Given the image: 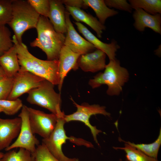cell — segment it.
I'll list each match as a JSON object with an SVG mask.
<instances>
[{"label": "cell", "mask_w": 161, "mask_h": 161, "mask_svg": "<svg viewBox=\"0 0 161 161\" xmlns=\"http://www.w3.org/2000/svg\"><path fill=\"white\" fill-rule=\"evenodd\" d=\"M54 86L45 79L39 86L27 93V101L31 104L45 108L56 114L58 110L61 109V99L60 94L55 90Z\"/></svg>", "instance_id": "8992f818"}, {"label": "cell", "mask_w": 161, "mask_h": 161, "mask_svg": "<svg viewBox=\"0 0 161 161\" xmlns=\"http://www.w3.org/2000/svg\"><path fill=\"white\" fill-rule=\"evenodd\" d=\"M80 55L64 45L61 49L58 59L60 82L58 86L60 92L64 79L68 73L72 69L75 70L79 68L78 61Z\"/></svg>", "instance_id": "7c38bea8"}, {"label": "cell", "mask_w": 161, "mask_h": 161, "mask_svg": "<svg viewBox=\"0 0 161 161\" xmlns=\"http://www.w3.org/2000/svg\"><path fill=\"white\" fill-rule=\"evenodd\" d=\"M32 154L35 161H60L54 156L42 143L37 146Z\"/></svg>", "instance_id": "83f0119b"}, {"label": "cell", "mask_w": 161, "mask_h": 161, "mask_svg": "<svg viewBox=\"0 0 161 161\" xmlns=\"http://www.w3.org/2000/svg\"><path fill=\"white\" fill-rule=\"evenodd\" d=\"M75 23L79 32L87 40L93 45L96 48L104 52L108 56L109 60L115 58L116 52L120 48V46L116 41L114 40L110 43H105L98 39L81 23L75 22Z\"/></svg>", "instance_id": "2e32d148"}, {"label": "cell", "mask_w": 161, "mask_h": 161, "mask_svg": "<svg viewBox=\"0 0 161 161\" xmlns=\"http://www.w3.org/2000/svg\"><path fill=\"white\" fill-rule=\"evenodd\" d=\"M2 112V108H1V106L0 105V113L1 112Z\"/></svg>", "instance_id": "d590c367"}, {"label": "cell", "mask_w": 161, "mask_h": 161, "mask_svg": "<svg viewBox=\"0 0 161 161\" xmlns=\"http://www.w3.org/2000/svg\"><path fill=\"white\" fill-rule=\"evenodd\" d=\"M68 12H65L66 35L64 45L80 55L90 52L96 49L93 45L78 33L71 21Z\"/></svg>", "instance_id": "8fae6325"}, {"label": "cell", "mask_w": 161, "mask_h": 161, "mask_svg": "<svg viewBox=\"0 0 161 161\" xmlns=\"http://www.w3.org/2000/svg\"><path fill=\"white\" fill-rule=\"evenodd\" d=\"M85 7H89L94 11L98 21L104 25L106 19L109 17L117 14L118 12L108 7L103 0H83Z\"/></svg>", "instance_id": "ffe728a7"}, {"label": "cell", "mask_w": 161, "mask_h": 161, "mask_svg": "<svg viewBox=\"0 0 161 161\" xmlns=\"http://www.w3.org/2000/svg\"><path fill=\"white\" fill-rule=\"evenodd\" d=\"M50 8L48 18L54 29L63 34L66 32L65 8L62 0H49Z\"/></svg>", "instance_id": "e0dca14e"}, {"label": "cell", "mask_w": 161, "mask_h": 161, "mask_svg": "<svg viewBox=\"0 0 161 161\" xmlns=\"http://www.w3.org/2000/svg\"><path fill=\"white\" fill-rule=\"evenodd\" d=\"M7 77L4 70L0 66V81Z\"/></svg>", "instance_id": "d6a6232c"}, {"label": "cell", "mask_w": 161, "mask_h": 161, "mask_svg": "<svg viewBox=\"0 0 161 161\" xmlns=\"http://www.w3.org/2000/svg\"><path fill=\"white\" fill-rule=\"evenodd\" d=\"M104 1L106 6L110 8H114L129 13L132 12L133 9L126 0H105Z\"/></svg>", "instance_id": "4dcf8cb0"}, {"label": "cell", "mask_w": 161, "mask_h": 161, "mask_svg": "<svg viewBox=\"0 0 161 161\" xmlns=\"http://www.w3.org/2000/svg\"><path fill=\"white\" fill-rule=\"evenodd\" d=\"M132 9L140 8L151 15L161 13L160 0H129Z\"/></svg>", "instance_id": "7402d4cb"}, {"label": "cell", "mask_w": 161, "mask_h": 161, "mask_svg": "<svg viewBox=\"0 0 161 161\" xmlns=\"http://www.w3.org/2000/svg\"><path fill=\"white\" fill-rule=\"evenodd\" d=\"M30 125L32 132L45 139L48 138L54 129L57 117L56 114H47L27 106Z\"/></svg>", "instance_id": "9c48e42d"}, {"label": "cell", "mask_w": 161, "mask_h": 161, "mask_svg": "<svg viewBox=\"0 0 161 161\" xmlns=\"http://www.w3.org/2000/svg\"><path fill=\"white\" fill-rule=\"evenodd\" d=\"M13 78L7 77L0 81V100L7 99L12 89Z\"/></svg>", "instance_id": "f546056e"}, {"label": "cell", "mask_w": 161, "mask_h": 161, "mask_svg": "<svg viewBox=\"0 0 161 161\" xmlns=\"http://www.w3.org/2000/svg\"><path fill=\"white\" fill-rule=\"evenodd\" d=\"M28 2L40 16L48 18L49 8V0H27Z\"/></svg>", "instance_id": "f1b7e54d"}, {"label": "cell", "mask_w": 161, "mask_h": 161, "mask_svg": "<svg viewBox=\"0 0 161 161\" xmlns=\"http://www.w3.org/2000/svg\"><path fill=\"white\" fill-rule=\"evenodd\" d=\"M12 16L8 24L13 30L17 40L22 43L24 33L36 28L40 15L27 0H12Z\"/></svg>", "instance_id": "5b68a950"}, {"label": "cell", "mask_w": 161, "mask_h": 161, "mask_svg": "<svg viewBox=\"0 0 161 161\" xmlns=\"http://www.w3.org/2000/svg\"><path fill=\"white\" fill-rule=\"evenodd\" d=\"M113 148L115 150L120 149L124 151L126 159L129 161H160L158 159L150 157L126 143L124 147Z\"/></svg>", "instance_id": "603a6c76"}, {"label": "cell", "mask_w": 161, "mask_h": 161, "mask_svg": "<svg viewBox=\"0 0 161 161\" xmlns=\"http://www.w3.org/2000/svg\"><path fill=\"white\" fill-rule=\"evenodd\" d=\"M103 72H100L91 79L89 85L93 89L98 88L103 84L108 86L107 95H118L122 90V87L129 79L127 70L120 65V61L116 58L109 60Z\"/></svg>", "instance_id": "3957f363"}, {"label": "cell", "mask_w": 161, "mask_h": 161, "mask_svg": "<svg viewBox=\"0 0 161 161\" xmlns=\"http://www.w3.org/2000/svg\"><path fill=\"white\" fill-rule=\"evenodd\" d=\"M66 7L68 13L76 22L81 21L86 23L95 32L98 38L101 37L103 31L105 30L106 27L97 18L80 8L69 6Z\"/></svg>", "instance_id": "ac0fdd59"}, {"label": "cell", "mask_w": 161, "mask_h": 161, "mask_svg": "<svg viewBox=\"0 0 161 161\" xmlns=\"http://www.w3.org/2000/svg\"><path fill=\"white\" fill-rule=\"evenodd\" d=\"M0 105L2 112L6 114L11 115L17 113L21 109L23 105L21 100L18 98L14 100H0Z\"/></svg>", "instance_id": "484cf974"}, {"label": "cell", "mask_w": 161, "mask_h": 161, "mask_svg": "<svg viewBox=\"0 0 161 161\" xmlns=\"http://www.w3.org/2000/svg\"><path fill=\"white\" fill-rule=\"evenodd\" d=\"M18 117H20L21 120L19 134L16 140L5 150L8 151L16 148H22L33 154L36 147L39 145L40 142L31 129L27 106L23 105Z\"/></svg>", "instance_id": "ba28073f"}, {"label": "cell", "mask_w": 161, "mask_h": 161, "mask_svg": "<svg viewBox=\"0 0 161 161\" xmlns=\"http://www.w3.org/2000/svg\"><path fill=\"white\" fill-rule=\"evenodd\" d=\"M7 151L1 161H35L33 155L24 148H19L18 151L12 149Z\"/></svg>", "instance_id": "cb8c5ba5"}, {"label": "cell", "mask_w": 161, "mask_h": 161, "mask_svg": "<svg viewBox=\"0 0 161 161\" xmlns=\"http://www.w3.org/2000/svg\"><path fill=\"white\" fill-rule=\"evenodd\" d=\"M119 140L129 144L150 157L158 159V152L161 145V128L160 129L158 137L154 142L151 143L135 144L129 141H126L120 138Z\"/></svg>", "instance_id": "44dd1931"}, {"label": "cell", "mask_w": 161, "mask_h": 161, "mask_svg": "<svg viewBox=\"0 0 161 161\" xmlns=\"http://www.w3.org/2000/svg\"><path fill=\"white\" fill-rule=\"evenodd\" d=\"M12 0H0V25L8 24L12 16Z\"/></svg>", "instance_id": "4316f807"}, {"label": "cell", "mask_w": 161, "mask_h": 161, "mask_svg": "<svg viewBox=\"0 0 161 161\" xmlns=\"http://www.w3.org/2000/svg\"><path fill=\"white\" fill-rule=\"evenodd\" d=\"M0 66L7 76L13 78L20 69L17 51L15 45L0 56Z\"/></svg>", "instance_id": "d6986e66"}, {"label": "cell", "mask_w": 161, "mask_h": 161, "mask_svg": "<svg viewBox=\"0 0 161 161\" xmlns=\"http://www.w3.org/2000/svg\"><path fill=\"white\" fill-rule=\"evenodd\" d=\"M63 4L66 6L78 7L86 8L83 1V0H62Z\"/></svg>", "instance_id": "1f68e13d"}, {"label": "cell", "mask_w": 161, "mask_h": 161, "mask_svg": "<svg viewBox=\"0 0 161 161\" xmlns=\"http://www.w3.org/2000/svg\"><path fill=\"white\" fill-rule=\"evenodd\" d=\"M65 114L61 110L56 114L57 122L55 128L49 136L47 138L43 139V144L56 158L60 161H77L78 159L70 158L66 156L62 150V146L66 143L67 140L78 145H83L88 148H93V145L90 142L82 138H77L73 136L68 137L64 129L66 123L64 119Z\"/></svg>", "instance_id": "277c9868"}, {"label": "cell", "mask_w": 161, "mask_h": 161, "mask_svg": "<svg viewBox=\"0 0 161 161\" xmlns=\"http://www.w3.org/2000/svg\"><path fill=\"white\" fill-rule=\"evenodd\" d=\"M133 17L134 20L133 25L140 32L149 28L154 32L161 34V15L158 13L151 15L140 8L135 9Z\"/></svg>", "instance_id": "5bb4252c"}, {"label": "cell", "mask_w": 161, "mask_h": 161, "mask_svg": "<svg viewBox=\"0 0 161 161\" xmlns=\"http://www.w3.org/2000/svg\"><path fill=\"white\" fill-rule=\"evenodd\" d=\"M11 33L5 25H0V56L13 46Z\"/></svg>", "instance_id": "d4e9b609"}, {"label": "cell", "mask_w": 161, "mask_h": 161, "mask_svg": "<svg viewBox=\"0 0 161 161\" xmlns=\"http://www.w3.org/2000/svg\"><path fill=\"white\" fill-rule=\"evenodd\" d=\"M4 154V153L0 151V161H1V159L3 157Z\"/></svg>", "instance_id": "836d02e7"}, {"label": "cell", "mask_w": 161, "mask_h": 161, "mask_svg": "<svg viewBox=\"0 0 161 161\" xmlns=\"http://www.w3.org/2000/svg\"><path fill=\"white\" fill-rule=\"evenodd\" d=\"M77 161H79V160L78 159H77Z\"/></svg>", "instance_id": "8d00e7d4"}, {"label": "cell", "mask_w": 161, "mask_h": 161, "mask_svg": "<svg viewBox=\"0 0 161 161\" xmlns=\"http://www.w3.org/2000/svg\"><path fill=\"white\" fill-rule=\"evenodd\" d=\"M71 99L77 110L72 114L64 115V119L66 123L75 121L83 123L90 129L94 141L99 145L97 137L99 133L102 131L97 129L96 126L91 125L89 122V119L92 115L97 114L110 117V114L107 112L104 106L96 104L89 105L87 103H83L80 105L76 103L72 98Z\"/></svg>", "instance_id": "52a82bcc"}, {"label": "cell", "mask_w": 161, "mask_h": 161, "mask_svg": "<svg viewBox=\"0 0 161 161\" xmlns=\"http://www.w3.org/2000/svg\"><path fill=\"white\" fill-rule=\"evenodd\" d=\"M21 123V119L19 117L7 119L0 118V151L8 147L18 137Z\"/></svg>", "instance_id": "4fadbf2b"}, {"label": "cell", "mask_w": 161, "mask_h": 161, "mask_svg": "<svg viewBox=\"0 0 161 161\" xmlns=\"http://www.w3.org/2000/svg\"><path fill=\"white\" fill-rule=\"evenodd\" d=\"M106 54L102 51L96 49L80 56L78 61V67L85 72H95L105 69Z\"/></svg>", "instance_id": "9a60e30c"}, {"label": "cell", "mask_w": 161, "mask_h": 161, "mask_svg": "<svg viewBox=\"0 0 161 161\" xmlns=\"http://www.w3.org/2000/svg\"><path fill=\"white\" fill-rule=\"evenodd\" d=\"M45 79L30 72L19 71L13 78L11 92L7 100H14L37 87Z\"/></svg>", "instance_id": "30bf717a"}, {"label": "cell", "mask_w": 161, "mask_h": 161, "mask_svg": "<svg viewBox=\"0 0 161 161\" xmlns=\"http://www.w3.org/2000/svg\"><path fill=\"white\" fill-rule=\"evenodd\" d=\"M35 28L37 36L30 42V46L41 49L47 60H58L60 50L64 45V34L57 32L48 18L41 16Z\"/></svg>", "instance_id": "7a4b0ae2"}, {"label": "cell", "mask_w": 161, "mask_h": 161, "mask_svg": "<svg viewBox=\"0 0 161 161\" xmlns=\"http://www.w3.org/2000/svg\"><path fill=\"white\" fill-rule=\"evenodd\" d=\"M12 39L17 51L20 71L30 72L54 85H58L60 82L58 60H43L38 58L30 52L25 44L19 42L14 35Z\"/></svg>", "instance_id": "6da1fadb"}, {"label": "cell", "mask_w": 161, "mask_h": 161, "mask_svg": "<svg viewBox=\"0 0 161 161\" xmlns=\"http://www.w3.org/2000/svg\"><path fill=\"white\" fill-rule=\"evenodd\" d=\"M119 161H129L128 160H126V159L124 161H123L122 159H120L119 160Z\"/></svg>", "instance_id": "e575fe53"}]
</instances>
